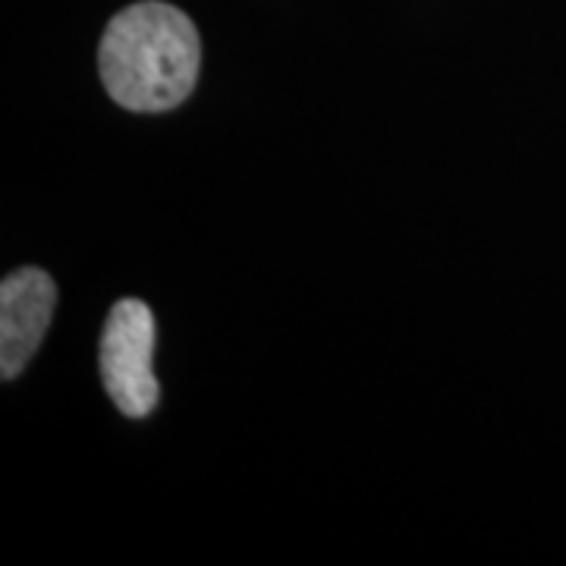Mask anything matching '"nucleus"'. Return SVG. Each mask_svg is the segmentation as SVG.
Returning <instances> with one entry per match:
<instances>
[{"mask_svg": "<svg viewBox=\"0 0 566 566\" xmlns=\"http://www.w3.org/2000/svg\"><path fill=\"white\" fill-rule=\"evenodd\" d=\"M202 44L192 20L164 3L142 0L107 22L98 70L107 95L126 111L158 114L189 98L199 80Z\"/></svg>", "mask_w": 566, "mask_h": 566, "instance_id": "nucleus-1", "label": "nucleus"}, {"mask_svg": "<svg viewBox=\"0 0 566 566\" xmlns=\"http://www.w3.org/2000/svg\"><path fill=\"white\" fill-rule=\"evenodd\" d=\"M155 353V315L142 300H120L111 308L102 334V381L107 397L129 419L148 416L161 387L151 368Z\"/></svg>", "mask_w": 566, "mask_h": 566, "instance_id": "nucleus-2", "label": "nucleus"}, {"mask_svg": "<svg viewBox=\"0 0 566 566\" xmlns=\"http://www.w3.org/2000/svg\"><path fill=\"white\" fill-rule=\"evenodd\" d=\"M57 305V286L39 268H20L0 283V375L3 381L20 371L39 353L44 331Z\"/></svg>", "mask_w": 566, "mask_h": 566, "instance_id": "nucleus-3", "label": "nucleus"}]
</instances>
